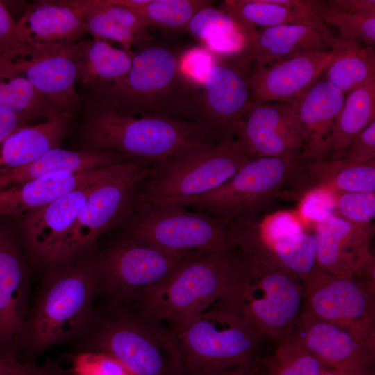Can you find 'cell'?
Returning <instances> with one entry per match:
<instances>
[{"label":"cell","mask_w":375,"mask_h":375,"mask_svg":"<svg viewBox=\"0 0 375 375\" xmlns=\"http://www.w3.org/2000/svg\"><path fill=\"white\" fill-rule=\"evenodd\" d=\"M333 56L325 70V78L346 96L356 88L375 79L374 47L354 40L335 38Z\"/></svg>","instance_id":"32"},{"label":"cell","mask_w":375,"mask_h":375,"mask_svg":"<svg viewBox=\"0 0 375 375\" xmlns=\"http://www.w3.org/2000/svg\"><path fill=\"white\" fill-rule=\"evenodd\" d=\"M82 138L85 149L108 151L153 163L220 142L204 123L125 108L97 98Z\"/></svg>","instance_id":"1"},{"label":"cell","mask_w":375,"mask_h":375,"mask_svg":"<svg viewBox=\"0 0 375 375\" xmlns=\"http://www.w3.org/2000/svg\"><path fill=\"white\" fill-rule=\"evenodd\" d=\"M302 283V310L375 345V294L358 281L333 276L317 265Z\"/></svg>","instance_id":"13"},{"label":"cell","mask_w":375,"mask_h":375,"mask_svg":"<svg viewBox=\"0 0 375 375\" xmlns=\"http://www.w3.org/2000/svg\"><path fill=\"white\" fill-rule=\"evenodd\" d=\"M342 158L357 163L375 160V120L355 137Z\"/></svg>","instance_id":"44"},{"label":"cell","mask_w":375,"mask_h":375,"mask_svg":"<svg viewBox=\"0 0 375 375\" xmlns=\"http://www.w3.org/2000/svg\"><path fill=\"white\" fill-rule=\"evenodd\" d=\"M181 375H221L255 363L262 338L242 319L218 306L169 323Z\"/></svg>","instance_id":"7"},{"label":"cell","mask_w":375,"mask_h":375,"mask_svg":"<svg viewBox=\"0 0 375 375\" xmlns=\"http://www.w3.org/2000/svg\"><path fill=\"white\" fill-rule=\"evenodd\" d=\"M312 189L301 159L262 156L250 159L217 188L172 203L198 208L227 222L258 213L278 199H299Z\"/></svg>","instance_id":"6"},{"label":"cell","mask_w":375,"mask_h":375,"mask_svg":"<svg viewBox=\"0 0 375 375\" xmlns=\"http://www.w3.org/2000/svg\"><path fill=\"white\" fill-rule=\"evenodd\" d=\"M86 33L81 18L64 0L31 5L16 27L17 39L22 43L71 44Z\"/></svg>","instance_id":"26"},{"label":"cell","mask_w":375,"mask_h":375,"mask_svg":"<svg viewBox=\"0 0 375 375\" xmlns=\"http://www.w3.org/2000/svg\"><path fill=\"white\" fill-rule=\"evenodd\" d=\"M76 68V82L103 91L122 80L128 73L133 51L113 47L105 40H80L70 45Z\"/></svg>","instance_id":"28"},{"label":"cell","mask_w":375,"mask_h":375,"mask_svg":"<svg viewBox=\"0 0 375 375\" xmlns=\"http://www.w3.org/2000/svg\"><path fill=\"white\" fill-rule=\"evenodd\" d=\"M215 56L200 92L203 122L222 141L234 139L238 122L251 105L253 60L248 50Z\"/></svg>","instance_id":"15"},{"label":"cell","mask_w":375,"mask_h":375,"mask_svg":"<svg viewBox=\"0 0 375 375\" xmlns=\"http://www.w3.org/2000/svg\"><path fill=\"white\" fill-rule=\"evenodd\" d=\"M191 254L170 253L124 238L93 255L97 295L107 306H135Z\"/></svg>","instance_id":"11"},{"label":"cell","mask_w":375,"mask_h":375,"mask_svg":"<svg viewBox=\"0 0 375 375\" xmlns=\"http://www.w3.org/2000/svg\"><path fill=\"white\" fill-rule=\"evenodd\" d=\"M219 8L240 25L244 35L256 27L305 24L329 31L312 8V1L226 0Z\"/></svg>","instance_id":"27"},{"label":"cell","mask_w":375,"mask_h":375,"mask_svg":"<svg viewBox=\"0 0 375 375\" xmlns=\"http://www.w3.org/2000/svg\"><path fill=\"white\" fill-rule=\"evenodd\" d=\"M328 190L317 188L305 194L303 212L307 217L317 220L318 222L333 215L335 201L333 194Z\"/></svg>","instance_id":"45"},{"label":"cell","mask_w":375,"mask_h":375,"mask_svg":"<svg viewBox=\"0 0 375 375\" xmlns=\"http://www.w3.org/2000/svg\"><path fill=\"white\" fill-rule=\"evenodd\" d=\"M322 375H374L372 370H348L327 368Z\"/></svg>","instance_id":"50"},{"label":"cell","mask_w":375,"mask_h":375,"mask_svg":"<svg viewBox=\"0 0 375 375\" xmlns=\"http://www.w3.org/2000/svg\"><path fill=\"white\" fill-rule=\"evenodd\" d=\"M314 234L317 264L333 276L354 279L359 270L374 258L372 223L355 224L333 215L318 222Z\"/></svg>","instance_id":"19"},{"label":"cell","mask_w":375,"mask_h":375,"mask_svg":"<svg viewBox=\"0 0 375 375\" xmlns=\"http://www.w3.org/2000/svg\"><path fill=\"white\" fill-rule=\"evenodd\" d=\"M180 54L160 44L140 46L133 51L126 76L97 97L131 110L204 123L201 89L183 76Z\"/></svg>","instance_id":"5"},{"label":"cell","mask_w":375,"mask_h":375,"mask_svg":"<svg viewBox=\"0 0 375 375\" xmlns=\"http://www.w3.org/2000/svg\"><path fill=\"white\" fill-rule=\"evenodd\" d=\"M64 1L78 13L94 38L115 41L127 51L150 41L149 27L128 8L112 0Z\"/></svg>","instance_id":"24"},{"label":"cell","mask_w":375,"mask_h":375,"mask_svg":"<svg viewBox=\"0 0 375 375\" xmlns=\"http://www.w3.org/2000/svg\"><path fill=\"white\" fill-rule=\"evenodd\" d=\"M17 22L15 21L0 1V58L16 49L22 42L16 34Z\"/></svg>","instance_id":"46"},{"label":"cell","mask_w":375,"mask_h":375,"mask_svg":"<svg viewBox=\"0 0 375 375\" xmlns=\"http://www.w3.org/2000/svg\"><path fill=\"white\" fill-rule=\"evenodd\" d=\"M134 160L108 151L67 150L58 147L26 165L0 169V191L58 172H77Z\"/></svg>","instance_id":"29"},{"label":"cell","mask_w":375,"mask_h":375,"mask_svg":"<svg viewBox=\"0 0 375 375\" xmlns=\"http://www.w3.org/2000/svg\"><path fill=\"white\" fill-rule=\"evenodd\" d=\"M81 351L108 355L134 375H181L169 327L137 306H106L93 311Z\"/></svg>","instance_id":"4"},{"label":"cell","mask_w":375,"mask_h":375,"mask_svg":"<svg viewBox=\"0 0 375 375\" xmlns=\"http://www.w3.org/2000/svg\"><path fill=\"white\" fill-rule=\"evenodd\" d=\"M344 98L339 88L319 77L289 102L303 137L302 161L328 158L335 122Z\"/></svg>","instance_id":"20"},{"label":"cell","mask_w":375,"mask_h":375,"mask_svg":"<svg viewBox=\"0 0 375 375\" xmlns=\"http://www.w3.org/2000/svg\"><path fill=\"white\" fill-rule=\"evenodd\" d=\"M235 248L190 255L135 306L168 324L207 310L222 294L238 254Z\"/></svg>","instance_id":"9"},{"label":"cell","mask_w":375,"mask_h":375,"mask_svg":"<svg viewBox=\"0 0 375 375\" xmlns=\"http://www.w3.org/2000/svg\"><path fill=\"white\" fill-rule=\"evenodd\" d=\"M135 160L77 172H58L0 191V217H21L75 190L118 174Z\"/></svg>","instance_id":"21"},{"label":"cell","mask_w":375,"mask_h":375,"mask_svg":"<svg viewBox=\"0 0 375 375\" xmlns=\"http://www.w3.org/2000/svg\"><path fill=\"white\" fill-rule=\"evenodd\" d=\"M245 36L253 62L262 65L301 53L331 50L335 40L329 31L305 24L254 29Z\"/></svg>","instance_id":"25"},{"label":"cell","mask_w":375,"mask_h":375,"mask_svg":"<svg viewBox=\"0 0 375 375\" xmlns=\"http://www.w3.org/2000/svg\"><path fill=\"white\" fill-rule=\"evenodd\" d=\"M71 44L22 43L0 58V75L25 78L55 108L72 117L81 97Z\"/></svg>","instance_id":"14"},{"label":"cell","mask_w":375,"mask_h":375,"mask_svg":"<svg viewBox=\"0 0 375 375\" xmlns=\"http://www.w3.org/2000/svg\"><path fill=\"white\" fill-rule=\"evenodd\" d=\"M97 183L75 190L21 217L20 228L34 261L50 267L58 265L64 240Z\"/></svg>","instance_id":"17"},{"label":"cell","mask_w":375,"mask_h":375,"mask_svg":"<svg viewBox=\"0 0 375 375\" xmlns=\"http://www.w3.org/2000/svg\"><path fill=\"white\" fill-rule=\"evenodd\" d=\"M97 296L93 255L50 267L25 322L23 362L36 365L45 351L79 338L90 322Z\"/></svg>","instance_id":"3"},{"label":"cell","mask_w":375,"mask_h":375,"mask_svg":"<svg viewBox=\"0 0 375 375\" xmlns=\"http://www.w3.org/2000/svg\"><path fill=\"white\" fill-rule=\"evenodd\" d=\"M28 312V276L21 254L12 238L0 231V348L3 355L17 359L11 348L21 340Z\"/></svg>","instance_id":"23"},{"label":"cell","mask_w":375,"mask_h":375,"mask_svg":"<svg viewBox=\"0 0 375 375\" xmlns=\"http://www.w3.org/2000/svg\"><path fill=\"white\" fill-rule=\"evenodd\" d=\"M0 108L10 110L27 121L47 120L65 115L51 105L28 81L12 74L0 75Z\"/></svg>","instance_id":"37"},{"label":"cell","mask_w":375,"mask_h":375,"mask_svg":"<svg viewBox=\"0 0 375 375\" xmlns=\"http://www.w3.org/2000/svg\"><path fill=\"white\" fill-rule=\"evenodd\" d=\"M340 217L359 224H372L375 217V193L333 192Z\"/></svg>","instance_id":"40"},{"label":"cell","mask_w":375,"mask_h":375,"mask_svg":"<svg viewBox=\"0 0 375 375\" xmlns=\"http://www.w3.org/2000/svg\"><path fill=\"white\" fill-rule=\"evenodd\" d=\"M177 203H135L124 222L126 238L176 255L233 246L227 223Z\"/></svg>","instance_id":"10"},{"label":"cell","mask_w":375,"mask_h":375,"mask_svg":"<svg viewBox=\"0 0 375 375\" xmlns=\"http://www.w3.org/2000/svg\"><path fill=\"white\" fill-rule=\"evenodd\" d=\"M215 58L203 46L191 47L180 54V71L189 82L201 89Z\"/></svg>","instance_id":"42"},{"label":"cell","mask_w":375,"mask_h":375,"mask_svg":"<svg viewBox=\"0 0 375 375\" xmlns=\"http://www.w3.org/2000/svg\"><path fill=\"white\" fill-rule=\"evenodd\" d=\"M28 122L10 110L0 108V146L13 133L26 126Z\"/></svg>","instance_id":"47"},{"label":"cell","mask_w":375,"mask_h":375,"mask_svg":"<svg viewBox=\"0 0 375 375\" xmlns=\"http://www.w3.org/2000/svg\"><path fill=\"white\" fill-rule=\"evenodd\" d=\"M265 358L261 375H322L327 367L292 334Z\"/></svg>","instance_id":"38"},{"label":"cell","mask_w":375,"mask_h":375,"mask_svg":"<svg viewBox=\"0 0 375 375\" xmlns=\"http://www.w3.org/2000/svg\"><path fill=\"white\" fill-rule=\"evenodd\" d=\"M152 164L136 160L128 169L96 185L64 240L58 265L90 256L98 240L126 220Z\"/></svg>","instance_id":"12"},{"label":"cell","mask_w":375,"mask_h":375,"mask_svg":"<svg viewBox=\"0 0 375 375\" xmlns=\"http://www.w3.org/2000/svg\"><path fill=\"white\" fill-rule=\"evenodd\" d=\"M0 375H73V374L70 369L64 368L57 360L47 359L40 365H33L0 353Z\"/></svg>","instance_id":"43"},{"label":"cell","mask_w":375,"mask_h":375,"mask_svg":"<svg viewBox=\"0 0 375 375\" xmlns=\"http://www.w3.org/2000/svg\"><path fill=\"white\" fill-rule=\"evenodd\" d=\"M211 4L199 10L185 30L215 55L247 50V38L240 25L226 12Z\"/></svg>","instance_id":"34"},{"label":"cell","mask_w":375,"mask_h":375,"mask_svg":"<svg viewBox=\"0 0 375 375\" xmlns=\"http://www.w3.org/2000/svg\"><path fill=\"white\" fill-rule=\"evenodd\" d=\"M234 140L251 158H300L303 140L290 103H251L238 122Z\"/></svg>","instance_id":"16"},{"label":"cell","mask_w":375,"mask_h":375,"mask_svg":"<svg viewBox=\"0 0 375 375\" xmlns=\"http://www.w3.org/2000/svg\"><path fill=\"white\" fill-rule=\"evenodd\" d=\"M131 10L146 26L185 30L193 15L211 4L206 0H112Z\"/></svg>","instance_id":"36"},{"label":"cell","mask_w":375,"mask_h":375,"mask_svg":"<svg viewBox=\"0 0 375 375\" xmlns=\"http://www.w3.org/2000/svg\"><path fill=\"white\" fill-rule=\"evenodd\" d=\"M325 2L344 12L375 14L374 0H328Z\"/></svg>","instance_id":"48"},{"label":"cell","mask_w":375,"mask_h":375,"mask_svg":"<svg viewBox=\"0 0 375 375\" xmlns=\"http://www.w3.org/2000/svg\"><path fill=\"white\" fill-rule=\"evenodd\" d=\"M292 334L327 368L372 370L375 345L301 310Z\"/></svg>","instance_id":"22"},{"label":"cell","mask_w":375,"mask_h":375,"mask_svg":"<svg viewBox=\"0 0 375 375\" xmlns=\"http://www.w3.org/2000/svg\"><path fill=\"white\" fill-rule=\"evenodd\" d=\"M74 375H134L114 358L92 351H81L72 358Z\"/></svg>","instance_id":"41"},{"label":"cell","mask_w":375,"mask_h":375,"mask_svg":"<svg viewBox=\"0 0 375 375\" xmlns=\"http://www.w3.org/2000/svg\"><path fill=\"white\" fill-rule=\"evenodd\" d=\"M307 176L314 188L332 192L375 193V160L366 163L347 159L304 162Z\"/></svg>","instance_id":"33"},{"label":"cell","mask_w":375,"mask_h":375,"mask_svg":"<svg viewBox=\"0 0 375 375\" xmlns=\"http://www.w3.org/2000/svg\"><path fill=\"white\" fill-rule=\"evenodd\" d=\"M219 301V307L277 344L292 334L297 324L303 283L265 252L239 249Z\"/></svg>","instance_id":"2"},{"label":"cell","mask_w":375,"mask_h":375,"mask_svg":"<svg viewBox=\"0 0 375 375\" xmlns=\"http://www.w3.org/2000/svg\"><path fill=\"white\" fill-rule=\"evenodd\" d=\"M257 223L258 219L253 217L244 218L239 223L236 231L238 243L262 249L302 281L317 265L315 234L302 230L263 240L258 235Z\"/></svg>","instance_id":"30"},{"label":"cell","mask_w":375,"mask_h":375,"mask_svg":"<svg viewBox=\"0 0 375 375\" xmlns=\"http://www.w3.org/2000/svg\"><path fill=\"white\" fill-rule=\"evenodd\" d=\"M221 375H261V370L260 368L254 363L249 366L239 367L228 371Z\"/></svg>","instance_id":"49"},{"label":"cell","mask_w":375,"mask_h":375,"mask_svg":"<svg viewBox=\"0 0 375 375\" xmlns=\"http://www.w3.org/2000/svg\"><path fill=\"white\" fill-rule=\"evenodd\" d=\"M375 120V79L349 92L334 124L328 159L342 158L355 138Z\"/></svg>","instance_id":"35"},{"label":"cell","mask_w":375,"mask_h":375,"mask_svg":"<svg viewBox=\"0 0 375 375\" xmlns=\"http://www.w3.org/2000/svg\"><path fill=\"white\" fill-rule=\"evenodd\" d=\"M332 50L301 53L269 64L253 62L251 103H289L325 72Z\"/></svg>","instance_id":"18"},{"label":"cell","mask_w":375,"mask_h":375,"mask_svg":"<svg viewBox=\"0 0 375 375\" xmlns=\"http://www.w3.org/2000/svg\"><path fill=\"white\" fill-rule=\"evenodd\" d=\"M251 158L234 139L167 157L152 164L135 203H172L207 193Z\"/></svg>","instance_id":"8"},{"label":"cell","mask_w":375,"mask_h":375,"mask_svg":"<svg viewBox=\"0 0 375 375\" xmlns=\"http://www.w3.org/2000/svg\"><path fill=\"white\" fill-rule=\"evenodd\" d=\"M70 118L66 115L56 116L13 133L0 146V169L26 165L60 147L69 131Z\"/></svg>","instance_id":"31"},{"label":"cell","mask_w":375,"mask_h":375,"mask_svg":"<svg viewBox=\"0 0 375 375\" xmlns=\"http://www.w3.org/2000/svg\"><path fill=\"white\" fill-rule=\"evenodd\" d=\"M312 7L325 24L338 29V38L354 40L374 47L375 14L344 12L328 5L325 1H312Z\"/></svg>","instance_id":"39"}]
</instances>
